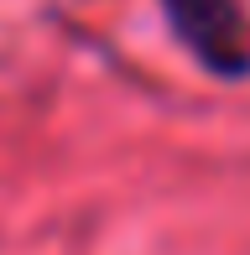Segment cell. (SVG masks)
I'll use <instances>...</instances> for the list:
<instances>
[{"label": "cell", "instance_id": "obj_1", "mask_svg": "<svg viewBox=\"0 0 250 255\" xmlns=\"http://www.w3.org/2000/svg\"><path fill=\"white\" fill-rule=\"evenodd\" d=\"M162 16L214 78L250 73V21L240 0H162Z\"/></svg>", "mask_w": 250, "mask_h": 255}]
</instances>
